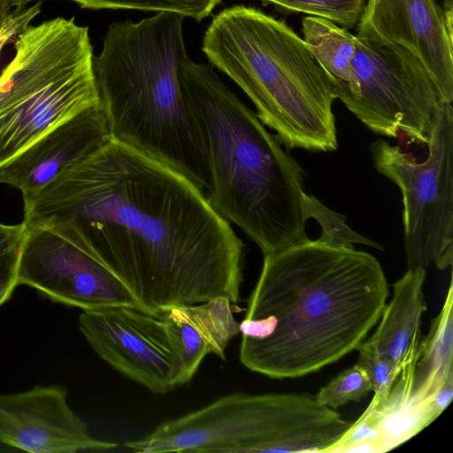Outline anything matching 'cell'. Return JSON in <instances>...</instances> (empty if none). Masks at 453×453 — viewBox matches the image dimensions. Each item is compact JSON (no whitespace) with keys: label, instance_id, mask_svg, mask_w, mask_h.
<instances>
[{"label":"cell","instance_id":"obj_1","mask_svg":"<svg viewBox=\"0 0 453 453\" xmlns=\"http://www.w3.org/2000/svg\"><path fill=\"white\" fill-rule=\"evenodd\" d=\"M23 222H67L153 316L241 300L242 241L186 177L108 138L24 203Z\"/></svg>","mask_w":453,"mask_h":453},{"label":"cell","instance_id":"obj_2","mask_svg":"<svg viewBox=\"0 0 453 453\" xmlns=\"http://www.w3.org/2000/svg\"><path fill=\"white\" fill-rule=\"evenodd\" d=\"M389 291L372 254L307 240L264 256L240 323L239 359L271 379L316 372L356 350Z\"/></svg>","mask_w":453,"mask_h":453},{"label":"cell","instance_id":"obj_3","mask_svg":"<svg viewBox=\"0 0 453 453\" xmlns=\"http://www.w3.org/2000/svg\"><path fill=\"white\" fill-rule=\"evenodd\" d=\"M185 106L209 180L208 200L264 256L303 242V171L211 65L180 69Z\"/></svg>","mask_w":453,"mask_h":453},{"label":"cell","instance_id":"obj_4","mask_svg":"<svg viewBox=\"0 0 453 453\" xmlns=\"http://www.w3.org/2000/svg\"><path fill=\"white\" fill-rule=\"evenodd\" d=\"M186 18L157 12L108 27L93 69L110 138L173 168L206 197L209 180L182 96Z\"/></svg>","mask_w":453,"mask_h":453},{"label":"cell","instance_id":"obj_5","mask_svg":"<svg viewBox=\"0 0 453 453\" xmlns=\"http://www.w3.org/2000/svg\"><path fill=\"white\" fill-rule=\"evenodd\" d=\"M202 51L250 99L257 118L284 146L337 150L330 81L285 20L254 6L225 8L207 27Z\"/></svg>","mask_w":453,"mask_h":453},{"label":"cell","instance_id":"obj_6","mask_svg":"<svg viewBox=\"0 0 453 453\" xmlns=\"http://www.w3.org/2000/svg\"><path fill=\"white\" fill-rule=\"evenodd\" d=\"M0 73V165L75 115L98 106L88 27L58 17L16 35Z\"/></svg>","mask_w":453,"mask_h":453},{"label":"cell","instance_id":"obj_7","mask_svg":"<svg viewBox=\"0 0 453 453\" xmlns=\"http://www.w3.org/2000/svg\"><path fill=\"white\" fill-rule=\"evenodd\" d=\"M304 427L302 406L292 393L234 392L165 420L125 446L137 453L291 452Z\"/></svg>","mask_w":453,"mask_h":453},{"label":"cell","instance_id":"obj_8","mask_svg":"<svg viewBox=\"0 0 453 453\" xmlns=\"http://www.w3.org/2000/svg\"><path fill=\"white\" fill-rule=\"evenodd\" d=\"M424 160L378 139L370 145L377 171L400 189L408 269L445 270L453 262V109L444 104Z\"/></svg>","mask_w":453,"mask_h":453},{"label":"cell","instance_id":"obj_9","mask_svg":"<svg viewBox=\"0 0 453 453\" xmlns=\"http://www.w3.org/2000/svg\"><path fill=\"white\" fill-rule=\"evenodd\" d=\"M357 98L347 107L372 133L426 145L444 104L422 63L396 44L356 35Z\"/></svg>","mask_w":453,"mask_h":453},{"label":"cell","instance_id":"obj_10","mask_svg":"<svg viewBox=\"0 0 453 453\" xmlns=\"http://www.w3.org/2000/svg\"><path fill=\"white\" fill-rule=\"evenodd\" d=\"M25 225L19 285L30 286L52 301L83 311L119 306L139 310L132 294L72 225Z\"/></svg>","mask_w":453,"mask_h":453},{"label":"cell","instance_id":"obj_11","mask_svg":"<svg viewBox=\"0 0 453 453\" xmlns=\"http://www.w3.org/2000/svg\"><path fill=\"white\" fill-rule=\"evenodd\" d=\"M79 328L104 361L150 392L164 395L184 385L173 341L160 317L127 306L83 311Z\"/></svg>","mask_w":453,"mask_h":453},{"label":"cell","instance_id":"obj_12","mask_svg":"<svg viewBox=\"0 0 453 453\" xmlns=\"http://www.w3.org/2000/svg\"><path fill=\"white\" fill-rule=\"evenodd\" d=\"M452 20L434 0H368L356 35L409 50L432 76L445 102L451 104Z\"/></svg>","mask_w":453,"mask_h":453},{"label":"cell","instance_id":"obj_13","mask_svg":"<svg viewBox=\"0 0 453 453\" xmlns=\"http://www.w3.org/2000/svg\"><path fill=\"white\" fill-rule=\"evenodd\" d=\"M60 385L0 395V442L35 453L108 451L118 444L95 438L67 403Z\"/></svg>","mask_w":453,"mask_h":453},{"label":"cell","instance_id":"obj_14","mask_svg":"<svg viewBox=\"0 0 453 453\" xmlns=\"http://www.w3.org/2000/svg\"><path fill=\"white\" fill-rule=\"evenodd\" d=\"M417 355L418 349L409 357L388 391L379 400L371 401L327 453L389 451L411 439L441 414L434 400L435 393L415 385Z\"/></svg>","mask_w":453,"mask_h":453},{"label":"cell","instance_id":"obj_15","mask_svg":"<svg viewBox=\"0 0 453 453\" xmlns=\"http://www.w3.org/2000/svg\"><path fill=\"white\" fill-rule=\"evenodd\" d=\"M109 137L99 107L88 109L45 133L0 165V184L19 190L23 203H27Z\"/></svg>","mask_w":453,"mask_h":453},{"label":"cell","instance_id":"obj_16","mask_svg":"<svg viewBox=\"0 0 453 453\" xmlns=\"http://www.w3.org/2000/svg\"><path fill=\"white\" fill-rule=\"evenodd\" d=\"M158 317L165 323L173 341L183 384L191 380L207 355L225 358L227 345L240 333V323L235 320L231 302L226 297L173 306Z\"/></svg>","mask_w":453,"mask_h":453},{"label":"cell","instance_id":"obj_17","mask_svg":"<svg viewBox=\"0 0 453 453\" xmlns=\"http://www.w3.org/2000/svg\"><path fill=\"white\" fill-rule=\"evenodd\" d=\"M426 269H407L393 284L375 332L365 342L383 357L404 365L421 340L420 325L426 304L423 293Z\"/></svg>","mask_w":453,"mask_h":453},{"label":"cell","instance_id":"obj_18","mask_svg":"<svg viewBox=\"0 0 453 453\" xmlns=\"http://www.w3.org/2000/svg\"><path fill=\"white\" fill-rule=\"evenodd\" d=\"M302 31L304 42L330 81L335 99L347 108L358 94L353 68L356 35L314 16L303 18Z\"/></svg>","mask_w":453,"mask_h":453},{"label":"cell","instance_id":"obj_19","mask_svg":"<svg viewBox=\"0 0 453 453\" xmlns=\"http://www.w3.org/2000/svg\"><path fill=\"white\" fill-rule=\"evenodd\" d=\"M453 288L450 278L440 313L432 320L426 336L420 340L415 365V385L435 392L453 375Z\"/></svg>","mask_w":453,"mask_h":453},{"label":"cell","instance_id":"obj_20","mask_svg":"<svg viewBox=\"0 0 453 453\" xmlns=\"http://www.w3.org/2000/svg\"><path fill=\"white\" fill-rule=\"evenodd\" d=\"M82 9L173 12L200 22L224 0H67Z\"/></svg>","mask_w":453,"mask_h":453},{"label":"cell","instance_id":"obj_21","mask_svg":"<svg viewBox=\"0 0 453 453\" xmlns=\"http://www.w3.org/2000/svg\"><path fill=\"white\" fill-rule=\"evenodd\" d=\"M264 5L273 4L289 12L319 17L343 28L357 26L361 19L365 0H260Z\"/></svg>","mask_w":453,"mask_h":453},{"label":"cell","instance_id":"obj_22","mask_svg":"<svg viewBox=\"0 0 453 453\" xmlns=\"http://www.w3.org/2000/svg\"><path fill=\"white\" fill-rule=\"evenodd\" d=\"M305 211L307 218L319 222L322 233L318 242L334 248H350L353 243H361L382 250L381 245L360 235L345 223V216L341 215L311 195L305 196Z\"/></svg>","mask_w":453,"mask_h":453},{"label":"cell","instance_id":"obj_23","mask_svg":"<svg viewBox=\"0 0 453 453\" xmlns=\"http://www.w3.org/2000/svg\"><path fill=\"white\" fill-rule=\"evenodd\" d=\"M27 226L0 222V306L11 297L19 285V269Z\"/></svg>","mask_w":453,"mask_h":453},{"label":"cell","instance_id":"obj_24","mask_svg":"<svg viewBox=\"0 0 453 453\" xmlns=\"http://www.w3.org/2000/svg\"><path fill=\"white\" fill-rule=\"evenodd\" d=\"M371 391L372 387L365 371L356 364L321 388L315 397L321 404L337 410L350 402L361 401Z\"/></svg>","mask_w":453,"mask_h":453},{"label":"cell","instance_id":"obj_25","mask_svg":"<svg viewBox=\"0 0 453 453\" xmlns=\"http://www.w3.org/2000/svg\"><path fill=\"white\" fill-rule=\"evenodd\" d=\"M357 350L359 353L357 365L365 371L373 392L372 402H375L388 391L404 365L381 357L365 341Z\"/></svg>","mask_w":453,"mask_h":453},{"label":"cell","instance_id":"obj_26","mask_svg":"<svg viewBox=\"0 0 453 453\" xmlns=\"http://www.w3.org/2000/svg\"><path fill=\"white\" fill-rule=\"evenodd\" d=\"M36 0H0V27L16 12L27 7L28 4Z\"/></svg>","mask_w":453,"mask_h":453},{"label":"cell","instance_id":"obj_27","mask_svg":"<svg viewBox=\"0 0 453 453\" xmlns=\"http://www.w3.org/2000/svg\"><path fill=\"white\" fill-rule=\"evenodd\" d=\"M452 6H453L452 0H445V1H444V7H443V10H444V12H445L449 16H451V17H453V10H452Z\"/></svg>","mask_w":453,"mask_h":453},{"label":"cell","instance_id":"obj_28","mask_svg":"<svg viewBox=\"0 0 453 453\" xmlns=\"http://www.w3.org/2000/svg\"><path fill=\"white\" fill-rule=\"evenodd\" d=\"M4 26H3V27H4ZM3 27H0V31H1V29L3 28Z\"/></svg>","mask_w":453,"mask_h":453}]
</instances>
